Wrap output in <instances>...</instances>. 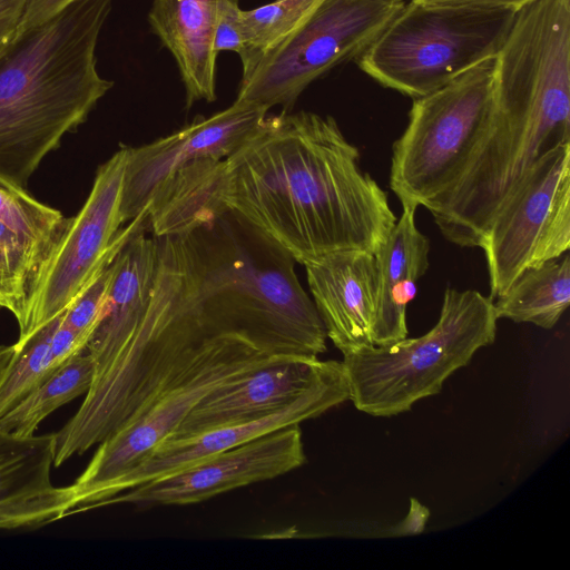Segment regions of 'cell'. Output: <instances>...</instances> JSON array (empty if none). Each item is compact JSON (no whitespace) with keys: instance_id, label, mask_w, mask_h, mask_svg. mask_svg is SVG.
<instances>
[{"instance_id":"15","label":"cell","mask_w":570,"mask_h":570,"mask_svg":"<svg viewBox=\"0 0 570 570\" xmlns=\"http://www.w3.org/2000/svg\"><path fill=\"white\" fill-rule=\"evenodd\" d=\"M326 336L347 354L374 345L377 269L374 254L340 250L304 264Z\"/></svg>"},{"instance_id":"12","label":"cell","mask_w":570,"mask_h":570,"mask_svg":"<svg viewBox=\"0 0 570 570\" xmlns=\"http://www.w3.org/2000/svg\"><path fill=\"white\" fill-rule=\"evenodd\" d=\"M268 109L235 100L210 117H198L171 135L128 147L120 200L121 223L136 218L154 190L175 170L202 158L226 159L259 127Z\"/></svg>"},{"instance_id":"18","label":"cell","mask_w":570,"mask_h":570,"mask_svg":"<svg viewBox=\"0 0 570 570\" xmlns=\"http://www.w3.org/2000/svg\"><path fill=\"white\" fill-rule=\"evenodd\" d=\"M224 1L153 0L148 21L176 61L187 107L216 99L214 38Z\"/></svg>"},{"instance_id":"17","label":"cell","mask_w":570,"mask_h":570,"mask_svg":"<svg viewBox=\"0 0 570 570\" xmlns=\"http://www.w3.org/2000/svg\"><path fill=\"white\" fill-rule=\"evenodd\" d=\"M146 223L130 235L114 258L102 316L85 351L94 362V375L106 368L127 345L148 308L157 245L154 236L145 235Z\"/></svg>"},{"instance_id":"6","label":"cell","mask_w":570,"mask_h":570,"mask_svg":"<svg viewBox=\"0 0 570 570\" xmlns=\"http://www.w3.org/2000/svg\"><path fill=\"white\" fill-rule=\"evenodd\" d=\"M515 12L411 1L356 62L381 86L416 99L495 57Z\"/></svg>"},{"instance_id":"2","label":"cell","mask_w":570,"mask_h":570,"mask_svg":"<svg viewBox=\"0 0 570 570\" xmlns=\"http://www.w3.org/2000/svg\"><path fill=\"white\" fill-rule=\"evenodd\" d=\"M154 237L146 320L194 343L239 333L269 354L317 357L326 351L324 324L295 259L232 209Z\"/></svg>"},{"instance_id":"27","label":"cell","mask_w":570,"mask_h":570,"mask_svg":"<svg viewBox=\"0 0 570 570\" xmlns=\"http://www.w3.org/2000/svg\"><path fill=\"white\" fill-rule=\"evenodd\" d=\"M114 258L99 269L62 314L61 325L72 331L86 346L102 316L114 274Z\"/></svg>"},{"instance_id":"11","label":"cell","mask_w":570,"mask_h":570,"mask_svg":"<svg viewBox=\"0 0 570 570\" xmlns=\"http://www.w3.org/2000/svg\"><path fill=\"white\" fill-rule=\"evenodd\" d=\"M306 461L299 424L264 434L175 473L151 480L109 499L114 504L185 505L252 483L277 478Z\"/></svg>"},{"instance_id":"14","label":"cell","mask_w":570,"mask_h":570,"mask_svg":"<svg viewBox=\"0 0 570 570\" xmlns=\"http://www.w3.org/2000/svg\"><path fill=\"white\" fill-rule=\"evenodd\" d=\"M336 361L288 356L217 387L200 401L169 438L247 422L274 413L317 383Z\"/></svg>"},{"instance_id":"7","label":"cell","mask_w":570,"mask_h":570,"mask_svg":"<svg viewBox=\"0 0 570 570\" xmlns=\"http://www.w3.org/2000/svg\"><path fill=\"white\" fill-rule=\"evenodd\" d=\"M495 104V57L413 99L393 145L390 187L402 206H426L461 177L487 135Z\"/></svg>"},{"instance_id":"25","label":"cell","mask_w":570,"mask_h":570,"mask_svg":"<svg viewBox=\"0 0 570 570\" xmlns=\"http://www.w3.org/2000/svg\"><path fill=\"white\" fill-rule=\"evenodd\" d=\"M61 212L0 175V220L32 243L47 258L68 224Z\"/></svg>"},{"instance_id":"29","label":"cell","mask_w":570,"mask_h":570,"mask_svg":"<svg viewBox=\"0 0 570 570\" xmlns=\"http://www.w3.org/2000/svg\"><path fill=\"white\" fill-rule=\"evenodd\" d=\"M28 0H0V51L16 36Z\"/></svg>"},{"instance_id":"16","label":"cell","mask_w":570,"mask_h":570,"mask_svg":"<svg viewBox=\"0 0 570 570\" xmlns=\"http://www.w3.org/2000/svg\"><path fill=\"white\" fill-rule=\"evenodd\" d=\"M55 433L20 436L0 429V530L45 525L68 517V485L56 487Z\"/></svg>"},{"instance_id":"21","label":"cell","mask_w":570,"mask_h":570,"mask_svg":"<svg viewBox=\"0 0 570 570\" xmlns=\"http://www.w3.org/2000/svg\"><path fill=\"white\" fill-rule=\"evenodd\" d=\"M497 298L498 318L552 328L570 302L569 255L525 268Z\"/></svg>"},{"instance_id":"4","label":"cell","mask_w":570,"mask_h":570,"mask_svg":"<svg viewBox=\"0 0 570 570\" xmlns=\"http://www.w3.org/2000/svg\"><path fill=\"white\" fill-rule=\"evenodd\" d=\"M493 298L475 289L446 288L438 323L424 335L344 354L354 406L373 416H393L441 392L445 380L495 340Z\"/></svg>"},{"instance_id":"26","label":"cell","mask_w":570,"mask_h":570,"mask_svg":"<svg viewBox=\"0 0 570 570\" xmlns=\"http://www.w3.org/2000/svg\"><path fill=\"white\" fill-rule=\"evenodd\" d=\"M307 14L288 0H275L250 10L240 9L242 77L247 76L262 56L296 28Z\"/></svg>"},{"instance_id":"13","label":"cell","mask_w":570,"mask_h":570,"mask_svg":"<svg viewBox=\"0 0 570 570\" xmlns=\"http://www.w3.org/2000/svg\"><path fill=\"white\" fill-rule=\"evenodd\" d=\"M348 399L344 365L336 361L309 390L274 413L193 435L166 439L139 464L112 482L95 509L102 508L109 499L135 487L175 473L269 432L315 419Z\"/></svg>"},{"instance_id":"22","label":"cell","mask_w":570,"mask_h":570,"mask_svg":"<svg viewBox=\"0 0 570 570\" xmlns=\"http://www.w3.org/2000/svg\"><path fill=\"white\" fill-rule=\"evenodd\" d=\"M94 362L88 353L75 355L0 417V429L20 436L36 434L53 411L85 395L92 382Z\"/></svg>"},{"instance_id":"24","label":"cell","mask_w":570,"mask_h":570,"mask_svg":"<svg viewBox=\"0 0 570 570\" xmlns=\"http://www.w3.org/2000/svg\"><path fill=\"white\" fill-rule=\"evenodd\" d=\"M47 257L0 220V309L22 322Z\"/></svg>"},{"instance_id":"30","label":"cell","mask_w":570,"mask_h":570,"mask_svg":"<svg viewBox=\"0 0 570 570\" xmlns=\"http://www.w3.org/2000/svg\"><path fill=\"white\" fill-rule=\"evenodd\" d=\"M72 1L73 0H28L17 32L48 20Z\"/></svg>"},{"instance_id":"23","label":"cell","mask_w":570,"mask_h":570,"mask_svg":"<svg viewBox=\"0 0 570 570\" xmlns=\"http://www.w3.org/2000/svg\"><path fill=\"white\" fill-rule=\"evenodd\" d=\"M62 314L13 344V354L0 374V417L57 371L51 366L49 347Z\"/></svg>"},{"instance_id":"10","label":"cell","mask_w":570,"mask_h":570,"mask_svg":"<svg viewBox=\"0 0 570 570\" xmlns=\"http://www.w3.org/2000/svg\"><path fill=\"white\" fill-rule=\"evenodd\" d=\"M570 247V142L543 155L495 213L484 237L491 295L500 296L525 268Z\"/></svg>"},{"instance_id":"19","label":"cell","mask_w":570,"mask_h":570,"mask_svg":"<svg viewBox=\"0 0 570 570\" xmlns=\"http://www.w3.org/2000/svg\"><path fill=\"white\" fill-rule=\"evenodd\" d=\"M415 210L403 206L387 239L374 254L377 269V305L373 343L385 346L407 335L406 307L416 293L417 279L429 268V239L415 225Z\"/></svg>"},{"instance_id":"9","label":"cell","mask_w":570,"mask_h":570,"mask_svg":"<svg viewBox=\"0 0 570 570\" xmlns=\"http://www.w3.org/2000/svg\"><path fill=\"white\" fill-rule=\"evenodd\" d=\"M128 146H122L97 170L81 209L68 219L57 245L47 258L24 317L19 338L62 313L144 223L148 205L125 228L120 200Z\"/></svg>"},{"instance_id":"28","label":"cell","mask_w":570,"mask_h":570,"mask_svg":"<svg viewBox=\"0 0 570 570\" xmlns=\"http://www.w3.org/2000/svg\"><path fill=\"white\" fill-rule=\"evenodd\" d=\"M239 0H225L219 9L218 22L214 38V50H229L239 57L243 53V40L239 28Z\"/></svg>"},{"instance_id":"31","label":"cell","mask_w":570,"mask_h":570,"mask_svg":"<svg viewBox=\"0 0 570 570\" xmlns=\"http://www.w3.org/2000/svg\"><path fill=\"white\" fill-rule=\"evenodd\" d=\"M430 510L417 499H410V508L406 517L393 529L395 535L419 534L425 530Z\"/></svg>"},{"instance_id":"8","label":"cell","mask_w":570,"mask_h":570,"mask_svg":"<svg viewBox=\"0 0 570 570\" xmlns=\"http://www.w3.org/2000/svg\"><path fill=\"white\" fill-rule=\"evenodd\" d=\"M404 6V0H320L242 77L236 100L288 112L309 83L356 60Z\"/></svg>"},{"instance_id":"32","label":"cell","mask_w":570,"mask_h":570,"mask_svg":"<svg viewBox=\"0 0 570 570\" xmlns=\"http://www.w3.org/2000/svg\"><path fill=\"white\" fill-rule=\"evenodd\" d=\"M531 1L533 0H412V2L425 6L511 9L515 11Z\"/></svg>"},{"instance_id":"1","label":"cell","mask_w":570,"mask_h":570,"mask_svg":"<svg viewBox=\"0 0 570 570\" xmlns=\"http://www.w3.org/2000/svg\"><path fill=\"white\" fill-rule=\"evenodd\" d=\"M225 163V205L302 265L340 250L375 254L395 225L331 116H266Z\"/></svg>"},{"instance_id":"20","label":"cell","mask_w":570,"mask_h":570,"mask_svg":"<svg viewBox=\"0 0 570 570\" xmlns=\"http://www.w3.org/2000/svg\"><path fill=\"white\" fill-rule=\"evenodd\" d=\"M225 166V159L202 158L163 180L148 203L154 236L181 233L228 209L223 202Z\"/></svg>"},{"instance_id":"34","label":"cell","mask_w":570,"mask_h":570,"mask_svg":"<svg viewBox=\"0 0 570 570\" xmlns=\"http://www.w3.org/2000/svg\"><path fill=\"white\" fill-rule=\"evenodd\" d=\"M306 13L311 12L320 0H288Z\"/></svg>"},{"instance_id":"3","label":"cell","mask_w":570,"mask_h":570,"mask_svg":"<svg viewBox=\"0 0 570 570\" xmlns=\"http://www.w3.org/2000/svg\"><path fill=\"white\" fill-rule=\"evenodd\" d=\"M112 0H73L0 51V175L27 187L45 157L114 82L96 48Z\"/></svg>"},{"instance_id":"5","label":"cell","mask_w":570,"mask_h":570,"mask_svg":"<svg viewBox=\"0 0 570 570\" xmlns=\"http://www.w3.org/2000/svg\"><path fill=\"white\" fill-rule=\"evenodd\" d=\"M292 355L269 354L248 336L224 334L206 342L108 438L68 485V517L92 510L106 489L168 439L217 387Z\"/></svg>"},{"instance_id":"33","label":"cell","mask_w":570,"mask_h":570,"mask_svg":"<svg viewBox=\"0 0 570 570\" xmlns=\"http://www.w3.org/2000/svg\"><path fill=\"white\" fill-rule=\"evenodd\" d=\"M14 351V346L12 345H0V374L9 362Z\"/></svg>"}]
</instances>
